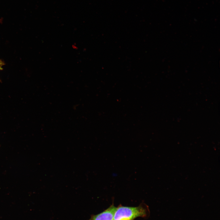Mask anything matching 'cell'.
<instances>
[{"label": "cell", "mask_w": 220, "mask_h": 220, "mask_svg": "<svg viewBox=\"0 0 220 220\" xmlns=\"http://www.w3.org/2000/svg\"><path fill=\"white\" fill-rule=\"evenodd\" d=\"M3 65L2 62L0 60V70L2 68V67Z\"/></svg>", "instance_id": "obj_3"}, {"label": "cell", "mask_w": 220, "mask_h": 220, "mask_svg": "<svg viewBox=\"0 0 220 220\" xmlns=\"http://www.w3.org/2000/svg\"><path fill=\"white\" fill-rule=\"evenodd\" d=\"M116 208L112 204L101 213L91 216L88 220H113Z\"/></svg>", "instance_id": "obj_2"}, {"label": "cell", "mask_w": 220, "mask_h": 220, "mask_svg": "<svg viewBox=\"0 0 220 220\" xmlns=\"http://www.w3.org/2000/svg\"><path fill=\"white\" fill-rule=\"evenodd\" d=\"M149 210L147 206L132 207L119 205L116 207L113 220H134L138 217H146Z\"/></svg>", "instance_id": "obj_1"}]
</instances>
